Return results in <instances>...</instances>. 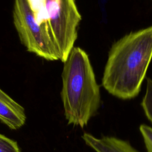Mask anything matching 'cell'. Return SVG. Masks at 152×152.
Wrapping results in <instances>:
<instances>
[{
    "instance_id": "1",
    "label": "cell",
    "mask_w": 152,
    "mask_h": 152,
    "mask_svg": "<svg viewBox=\"0 0 152 152\" xmlns=\"http://www.w3.org/2000/svg\"><path fill=\"white\" fill-rule=\"evenodd\" d=\"M151 59L152 26L124 36L110 49L102 86L118 98H134L140 91Z\"/></svg>"
},
{
    "instance_id": "2",
    "label": "cell",
    "mask_w": 152,
    "mask_h": 152,
    "mask_svg": "<svg viewBox=\"0 0 152 152\" xmlns=\"http://www.w3.org/2000/svg\"><path fill=\"white\" fill-rule=\"evenodd\" d=\"M61 93L68 124L83 128L100 104L99 86L87 53L74 47L64 62Z\"/></svg>"
},
{
    "instance_id": "3",
    "label": "cell",
    "mask_w": 152,
    "mask_h": 152,
    "mask_svg": "<svg viewBox=\"0 0 152 152\" xmlns=\"http://www.w3.org/2000/svg\"><path fill=\"white\" fill-rule=\"evenodd\" d=\"M45 24L59 60L64 62L74 48L81 16L75 0H45Z\"/></svg>"
},
{
    "instance_id": "4",
    "label": "cell",
    "mask_w": 152,
    "mask_h": 152,
    "mask_svg": "<svg viewBox=\"0 0 152 152\" xmlns=\"http://www.w3.org/2000/svg\"><path fill=\"white\" fill-rule=\"evenodd\" d=\"M12 18L20 40L27 51L48 61L59 60L45 24L36 21L28 0H14Z\"/></svg>"
},
{
    "instance_id": "5",
    "label": "cell",
    "mask_w": 152,
    "mask_h": 152,
    "mask_svg": "<svg viewBox=\"0 0 152 152\" xmlns=\"http://www.w3.org/2000/svg\"><path fill=\"white\" fill-rule=\"evenodd\" d=\"M0 120L12 129L21 128L26 120L24 107L1 88Z\"/></svg>"
},
{
    "instance_id": "6",
    "label": "cell",
    "mask_w": 152,
    "mask_h": 152,
    "mask_svg": "<svg viewBox=\"0 0 152 152\" xmlns=\"http://www.w3.org/2000/svg\"><path fill=\"white\" fill-rule=\"evenodd\" d=\"M82 138L96 152H139L128 141L114 137L97 138L89 133H84Z\"/></svg>"
},
{
    "instance_id": "7",
    "label": "cell",
    "mask_w": 152,
    "mask_h": 152,
    "mask_svg": "<svg viewBox=\"0 0 152 152\" xmlns=\"http://www.w3.org/2000/svg\"><path fill=\"white\" fill-rule=\"evenodd\" d=\"M141 106L146 117L152 123V79L151 78L147 80L146 91L141 102Z\"/></svg>"
},
{
    "instance_id": "8",
    "label": "cell",
    "mask_w": 152,
    "mask_h": 152,
    "mask_svg": "<svg viewBox=\"0 0 152 152\" xmlns=\"http://www.w3.org/2000/svg\"><path fill=\"white\" fill-rule=\"evenodd\" d=\"M0 152H20L16 141L0 134Z\"/></svg>"
},
{
    "instance_id": "9",
    "label": "cell",
    "mask_w": 152,
    "mask_h": 152,
    "mask_svg": "<svg viewBox=\"0 0 152 152\" xmlns=\"http://www.w3.org/2000/svg\"><path fill=\"white\" fill-rule=\"evenodd\" d=\"M140 131L147 152H152V127L142 124Z\"/></svg>"
}]
</instances>
